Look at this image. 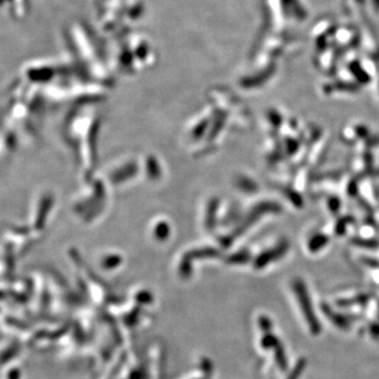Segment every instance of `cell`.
<instances>
[{
	"instance_id": "obj_4",
	"label": "cell",
	"mask_w": 379,
	"mask_h": 379,
	"mask_svg": "<svg viewBox=\"0 0 379 379\" xmlns=\"http://www.w3.org/2000/svg\"><path fill=\"white\" fill-rule=\"evenodd\" d=\"M278 342H279V339H277L270 332V333H266L263 339H261V346H263V348L265 349H273Z\"/></svg>"
},
{
	"instance_id": "obj_1",
	"label": "cell",
	"mask_w": 379,
	"mask_h": 379,
	"mask_svg": "<svg viewBox=\"0 0 379 379\" xmlns=\"http://www.w3.org/2000/svg\"><path fill=\"white\" fill-rule=\"evenodd\" d=\"M295 290L297 293V297L299 300L300 308L303 310V314L305 315V318L308 322L309 328L313 334H318L321 331V325L318 322V319L315 315L314 310H313L312 304L310 297L308 295V292L306 291L305 285L302 283H296Z\"/></svg>"
},
{
	"instance_id": "obj_2",
	"label": "cell",
	"mask_w": 379,
	"mask_h": 379,
	"mask_svg": "<svg viewBox=\"0 0 379 379\" xmlns=\"http://www.w3.org/2000/svg\"><path fill=\"white\" fill-rule=\"evenodd\" d=\"M323 313H324V315H325L326 317L330 318L331 321H332L335 325L339 326V328H342V329H348V328H349L350 322H349V320H348L346 317H344L343 315L337 314V313L333 312V311H332L330 308H328V307H323Z\"/></svg>"
},
{
	"instance_id": "obj_5",
	"label": "cell",
	"mask_w": 379,
	"mask_h": 379,
	"mask_svg": "<svg viewBox=\"0 0 379 379\" xmlns=\"http://www.w3.org/2000/svg\"><path fill=\"white\" fill-rule=\"evenodd\" d=\"M305 365H306V361H305V360H300V361L297 363L296 368H295V369L293 370V372L290 374L289 379H298L299 376L302 375L303 370L305 369Z\"/></svg>"
},
{
	"instance_id": "obj_6",
	"label": "cell",
	"mask_w": 379,
	"mask_h": 379,
	"mask_svg": "<svg viewBox=\"0 0 379 379\" xmlns=\"http://www.w3.org/2000/svg\"><path fill=\"white\" fill-rule=\"evenodd\" d=\"M259 324H260V328L265 331V333H270L271 332L272 322H271V320L268 317L261 316L259 318Z\"/></svg>"
},
{
	"instance_id": "obj_3",
	"label": "cell",
	"mask_w": 379,
	"mask_h": 379,
	"mask_svg": "<svg viewBox=\"0 0 379 379\" xmlns=\"http://www.w3.org/2000/svg\"><path fill=\"white\" fill-rule=\"evenodd\" d=\"M273 350H274V353H275V359H276L278 367L282 371H284L287 367V358L284 354V350H283V347H282L281 343L278 342L276 344V346L273 348Z\"/></svg>"
}]
</instances>
